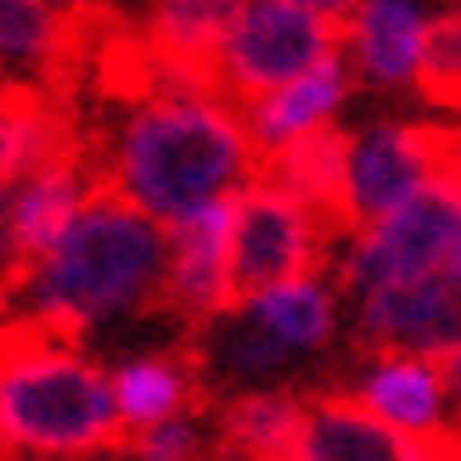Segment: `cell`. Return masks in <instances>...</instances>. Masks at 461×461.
I'll return each mask as SVG.
<instances>
[{
  "mask_svg": "<svg viewBox=\"0 0 461 461\" xmlns=\"http://www.w3.org/2000/svg\"><path fill=\"white\" fill-rule=\"evenodd\" d=\"M439 180H461V119H372L343 130V237L405 209Z\"/></svg>",
  "mask_w": 461,
  "mask_h": 461,
  "instance_id": "cell-4",
  "label": "cell"
},
{
  "mask_svg": "<svg viewBox=\"0 0 461 461\" xmlns=\"http://www.w3.org/2000/svg\"><path fill=\"white\" fill-rule=\"evenodd\" d=\"M349 400H360L377 422L411 433V439H450V383L439 360L422 355H366Z\"/></svg>",
  "mask_w": 461,
  "mask_h": 461,
  "instance_id": "cell-11",
  "label": "cell"
},
{
  "mask_svg": "<svg viewBox=\"0 0 461 461\" xmlns=\"http://www.w3.org/2000/svg\"><path fill=\"white\" fill-rule=\"evenodd\" d=\"M417 90L439 113L461 119V12H450V6L433 17V29H428V51H422V79H417Z\"/></svg>",
  "mask_w": 461,
  "mask_h": 461,
  "instance_id": "cell-22",
  "label": "cell"
},
{
  "mask_svg": "<svg viewBox=\"0 0 461 461\" xmlns=\"http://www.w3.org/2000/svg\"><path fill=\"white\" fill-rule=\"evenodd\" d=\"M343 57V23L298 0H242L214 57V90L242 107Z\"/></svg>",
  "mask_w": 461,
  "mask_h": 461,
  "instance_id": "cell-5",
  "label": "cell"
},
{
  "mask_svg": "<svg viewBox=\"0 0 461 461\" xmlns=\"http://www.w3.org/2000/svg\"><path fill=\"white\" fill-rule=\"evenodd\" d=\"M450 282L461 287V237H456V253H450Z\"/></svg>",
  "mask_w": 461,
  "mask_h": 461,
  "instance_id": "cell-26",
  "label": "cell"
},
{
  "mask_svg": "<svg viewBox=\"0 0 461 461\" xmlns=\"http://www.w3.org/2000/svg\"><path fill=\"white\" fill-rule=\"evenodd\" d=\"M310 400H298L293 388H265V394H230L214 417L220 450L242 461H293L298 433H304Z\"/></svg>",
  "mask_w": 461,
  "mask_h": 461,
  "instance_id": "cell-19",
  "label": "cell"
},
{
  "mask_svg": "<svg viewBox=\"0 0 461 461\" xmlns=\"http://www.w3.org/2000/svg\"><path fill=\"white\" fill-rule=\"evenodd\" d=\"M355 338L366 355H422L445 360L461 343V287L450 276L355 298Z\"/></svg>",
  "mask_w": 461,
  "mask_h": 461,
  "instance_id": "cell-8",
  "label": "cell"
},
{
  "mask_svg": "<svg viewBox=\"0 0 461 461\" xmlns=\"http://www.w3.org/2000/svg\"><path fill=\"white\" fill-rule=\"evenodd\" d=\"M298 6H310V12H321V17H332V23H343L360 0H298Z\"/></svg>",
  "mask_w": 461,
  "mask_h": 461,
  "instance_id": "cell-25",
  "label": "cell"
},
{
  "mask_svg": "<svg viewBox=\"0 0 461 461\" xmlns=\"http://www.w3.org/2000/svg\"><path fill=\"white\" fill-rule=\"evenodd\" d=\"M293 461H461V433L450 439H411V433L377 422L349 394H321L304 411Z\"/></svg>",
  "mask_w": 461,
  "mask_h": 461,
  "instance_id": "cell-9",
  "label": "cell"
},
{
  "mask_svg": "<svg viewBox=\"0 0 461 461\" xmlns=\"http://www.w3.org/2000/svg\"><path fill=\"white\" fill-rule=\"evenodd\" d=\"M169 230L96 186L85 214L40 253L6 276V321L51 332L113 327L147 304H164Z\"/></svg>",
  "mask_w": 461,
  "mask_h": 461,
  "instance_id": "cell-2",
  "label": "cell"
},
{
  "mask_svg": "<svg viewBox=\"0 0 461 461\" xmlns=\"http://www.w3.org/2000/svg\"><path fill=\"white\" fill-rule=\"evenodd\" d=\"M259 180V147L242 107L220 90L164 85L141 96L107 141V192L158 225L237 203Z\"/></svg>",
  "mask_w": 461,
  "mask_h": 461,
  "instance_id": "cell-1",
  "label": "cell"
},
{
  "mask_svg": "<svg viewBox=\"0 0 461 461\" xmlns=\"http://www.w3.org/2000/svg\"><path fill=\"white\" fill-rule=\"evenodd\" d=\"M214 461H242V456H230V450H220V456H214Z\"/></svg>",
  "mask_w": 461,
  "mask_h": 461,
  "instance_id": "cell-27",
  "label": "cell"
},
{
  "mask_svg": "<svg viewBox=\"0 0 461 461\" xmlns=\"http://www.w3.org/2000/svg\"><path fill=\"white\" fill-rule=\"evenodd\" d=\"M439 366H445V383H450V405L461 411V343H456V349H450ZM456 433H461V428H456Z\"/></svg>",
  "mask_w": 461,
  "mask_h": 461,
  "instance_id": "cell-24",
  "label": "cell"
},
{
  "mask_svg": "<svg viewBox=\"0 0 461 461\" xmlns=\"http://www.w3.org/2000/svg\"><path fill=\"white\" fill-rule=\"evenodd\" d=\"M433 12L422 0H360L343 17V57L377 90H417Z\"/></svg>",
  "mask_w": 461,
  "mask_h": 461,
  "instance_id": "cell-12",
  "label": "cell"
},
{
  "mask_svg": "<svg viewBox=\"0 0 461 461\" xmlns=\"http://www.w3.org/2000/svg\"><path fill=\"white\" fill-rule=\"evenodd\" d=\"M461 237V180H439L405 209L383 214L343 237L338 276L355 298L377 287H405V282H433L450 276V253Z\"/></svg>",
  "mask_w": 461,
  "mask_h": 461,
  "instance_id": "cell-6",
  "label": "cell"
},
{
  "mask_svg": "<svg viewBox=\"0 0 461 461\" xmlns=\"http://www.w3.org/2000/svg\"><path fill=\"white\" fill-rule=\"evenodd\" d=\"M17 270V248H12V186H0V276Z\"/></svg>",
  "mask_w": 461,
  "mask_h": 461,
  "instance_id": "cell-23",
  "label": "cell"
},
{
  "mask_svg": "<svg viewBox=\"0 0 461 461\" xmlns=\"http://www.w3.org/2000/svg\"><path fill=\"white\" fill-rule=\"evenodd\" d=\"M102 461H124V456H102Z\"/></svg>",
  "mask_w": 461,
  "mask_h": 461,
  "instance_id": "cell-29",
  "label": "cell"
},
{
  "mask_svg": "<svg viewBox=\"0 0 461 461\" xmlns=\"http://www.w3.org/2000/svg\"><path fill=\"white\" fill-rule=\"evenodd\" d=\"M164 304L175 315L209 327L237 310V276H230V203L203 209L169 225V265H164Z\"/></svg>",
  "mask_w": 461,
  "mask_h": 461,
  "instance_id": "cell-10",
  "label": "cell"
},
{
  "mask_svg": "<svg viewBox=\"0 0 461 461\" xmlns=\"http://www.w3.org/2000/svg\"><path fill=\"white\" fill-rule=\"evenodd\" d=\"M450 12H461V0H450Z\"/></svg>",
  "mask_w": 461,
  "mask_h": 461,
  "instance_id": "cell-28",
  "label": "cell"
},
{
  "mask_svg": "<svg viewBox=\"0 0 461 461\" xmlns=\"http://www.w3.org/2000/svg\"><path fill=\"white\" fill-rule=\"evenodd\" d=\"M327 237H332V225L304 197H293L276 180L259 175L230 203V276H237V304L270 293V287L321 276Z\"/></svg>",
  "mask_w": 461,
  "mask_h": 461,
  "instance_id": "cell-7",
  "label": "cell"
},
{
  "mask_svg": "<svg viewBox=\"0 0 461 461\" xmlns=\"http://www.w3.org/2000/svg\"><path fill=\"white\" fill-rule=\"evenodd\" d=\"M90 197H96V186L85 180V169L74 164V158H57V164L23 175L12 186V248H17V265L40 259V253L85 214Z\"/></svg>",
  "mask_w": 461,
  "mask_h": 461,
  "instance_id": "cell-17",
  "label": "cell"
},
{
  "mask_svg": "<svg viewBox=\"0 0 461 461\" xmlns=\"http://www.w3.org/2000/svg\"><path fill=\"white\" fill-rule=\"evenodd\" d=\"M253 327H265L287 355H321L343 327V310H338V287L321 282V276H304V282H287V287H270L259 298H242L237 304Z\"/></svg>",
  "mask_w": 461,
  "mask_h": 461,
  "instance_id": "cell-18",
  "label": "cell"
},
{
  "mask_svg": "<svg viewBox=\"0 0 461 461\" xmlns=\"http://www.w3.org/2000/svg\"><path fill=\"white\" fill-rule=\"evenodd\" d=\"M242 0H147L152 51L169 68V85L214 90V57Z\"/></svg>",
  "mask_w": 461,
  "mask_h": 461,
  "instance_id": "cell-15",
  "label": "cell"
},
{
  "mask_svg": "<svg viewBox=\"0 0 461 461\" xmlns=\"http://www.w3.org/2000/svg\"><path fill=\"white\" fill-rule=\"evenodd\" d=\"M0 450L12 461H102L124 450L113 372L68 332L0 321Z\"/></svg>",
  "mask_w": 461,
  "mask_h": 461,
  "instance_id": "cell-3",
  "label": "cell"
},
{
  "mask_svg": "<svg viewBox=\"0 0 461 461\" xmlns=\"http://www.w3.org/2000/svg\"><path fill=\"white\" fill-rule=\"evenodd\" d=\"M62 57V6L57 0H0V74L40 79Z\"/></svg>",
  "mask_w": 461,
  "mask_h": 461,
  "instance_id": "cell-20",
  "label": "cell"
},
{
  "mask_svg": "<svg viewBox=\"0 0 461 461\" xmlns=\"http://www.w3.org/2000/svg\"><path fill=\"white\" fill-rule=\"evenodd\" d=\"M298 355H287L265 327H253L242 310H225L220 321L203 327V343H197V372L203 383L225 388L230 394H265V388H287Z\"/></svg>",
  "mask_w": 461,
  "mask_h": 461,
  "instance_id": "cell-14",
  "label": "cell"
},
{
  "mask_svg": "<svg viewBox=\"0 0 461 461\" xmlns=\"http://www.w3.org/2000/svg\"><path fill=\"white\" fill-rule=\"evenodd\" d=\"M220 439L214 422L203 411H186V417H169V422H152V428H135L124 433V461H214L209 445Z\"/></svg>",
  "mask_w": 461,
  "mask_h": 461,
  "instance_id": "cell-21",
  "label": "cell"
},
{
  "mask_svg": "<svg viewBox=\"0 0 461 461\" xmlns=\"http://www.w3.org/2000/svg\"><path fill=\"white\" fill-rule=\"evenodd\" d=\"M349 96H355V68H349V57H332L327 68H315V74L270 90L259 102H248L242 119H248L253 147H259V164L276 152H287V147L315 141V135H332Z\"/></svg>",
  "mask_w": 461,
  "mask_h": 461,
  "instance_id": "cell-13",
  "label": "cell"
},
{
  "mask_svg": "<svg viewBox=\"0 0 461 461\" xmlns=\"http://www.w3.org/2000/svg\"><path fill=\"white\" fill-rule=\"evenodd\" d=\"M107 372H113V400H119V422H124V433L197 411V388H203L197 355L135 349V355H124V360H113Z\"/></svg>",
  "mask_w": 461,
  "mask_h": 461,
  "instance_id": "cell-16",
  "label": "cell"
}]
</instances>
